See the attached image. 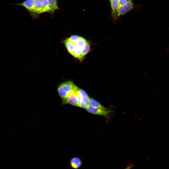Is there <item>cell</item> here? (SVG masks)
<instances>
[{
  "mask_svg": "<svg viewBox=\"0 0 169 169\" xmlns=\"http://www.w3.org/2000/svg\"><path fill=\"white\" fill-rule=\"evenodd\" d=\"M63 43L68 53L80 61L84 59L92 50L90 42L77 35H73L66 38Z\"/></svg>",
  "mask_w": 169,
  "mask_h": 169,
  "instance_id": "1",
  "label": "cell"
},
{
  "mask_svg": "<svg viewBox=\"0 0 169 169\" xmlns=\"http://www.w3.org/2000/svg\"><path fill=\"white\" fill-rule=\"evenodd\" d=\"M78 87L71 81L64 82L58 86L57 90L62 101L64 100L68 96Z\"/></svg>",
  "mask_w": 169,
  "mask_h": 169,
  "instance_id": "2",
  "label": "cell"
},
{
  "mask_svg": "<svg viewBox=\"0 0 169 169\" xmlns=\"http://www.w3.org/2000/svg\"><path fill=\"white\" fill-rule=\"evenodd\" d=\"M42 8L43 13L48 12L52 15L56 10L60 9L58 0H43Z\"/></svg>",
  "mask_w": 169,
  "mask_h": 169,
  "instance_id": "3",
  "label": "cell"
},
{
  "mask_svg": "<svg viewBox=\"0 0 169 169\" xmlns=\"http://www.w3.org/2000/svg\"><path fill=\"white\" fill-rule=\"evenodd\" d=\"M80 88L78 87L72 92L64 101L62 104H69L72 105L79 107V91Z\"/></svg>",
  "mask_w": 169,
  "mask_h": 169,
  "instance_id": "4",
  "label": "cell"
},
{
  "mask_svg": "<svg viewBox=\"0 0 169 169\" xmlns=\"http://www.w3.org/2000/svg\"><path fill=\"white\" fill-rule=\"evenodd\" d=\"M43 0H34L33 5L29 13L33 18H38L43 13L42 5Z\"/></svg>",
  "mask_w": 169,
  "mask_h": 169,
  "instance_id": "5",
  "label": "cell"
},
{
  "mask_svg": "<svg viewBox=\"0 0 169 169\" xmlns=\"http://www.w3.org/2000/svg\"><path fill=\"white\" fill-rule=\"evenodd\" d=\"M79 107L85 109L90 105V98L86 93L80 88L79 91Z\"/></svg>",
  "mask_w": 169,
  "mask_h": 169,
  "instance_id": "6",
  "label": "cell"
},
{
  "mask_svg": "<svg viewBox=\"0 0 169 169\" xmlns=\"http://www.w3.org/2000/svg\"><path fill=\"white\" fill-rule=\"evenodd\" d=\"M134 7V5L132 0H129L124 4L119 6L117 10L118 19L120 16L126 13L132 9Z\"/></svg>",
  "mask_w": 169,
  "mask_h": 169,
  "instance_id": "7",
  "label": "cell"
},
{
  "mask_svg": "<svg viewBox=\"0 0 169 169\" xmlns=\"http://www.w3.org/2000/svg\"><path fill=\"white\" fill-rule=\"evenodd\" d=\"M89 113L94 115L102 116L107 117L109 114L113 112L112 110L104 111L93 107L90 105L85 109Z\"/></svg>",
  "mask_w": 169,
  "mask_h": 169,
  "instance_id": "8",
  "label": "cell"
},
{
  "mask_svg": "<svg viewBox=\"0 0 169 169\" xmlns=\"http://www.w3.org/2000/svg\"><path fill=\"white\" fill-rule=\"evenodd\" d=\"M110 3L111 8V15L114 21L115 22L118 19L117 13L119 7V0H111Z\"/></svg>",
  "mask_w": 169,
  "mask_h": 169,
  "instance_id": "9",
  "label": "cell"
},
{
  "mask_svg": "<svg viewBox=\"0 0 169 169\" xmlns=\"http://www.w3.org/2000/svg\"><path fill=\"white\" fill-rule=\"evenodd\" d=\"M82 164V162L81 159L77 157H73L70 160L69 162L70 167L75 169L80 168Z\"/></svg>",
  "mask_w": 169,
  "mask_h": 169,
  "instance_id": "10",
  "label": "cell"
},
{
  "mask_svg": "<svg viewBox=\"0 0 169 169\" xmlns=\"http://www.w3.org/2000/svg\"><path fill=\"white\" fill-rule=\"evenodd\" d=\"M89 105L93 107L99 109L103 110H108L106 108L102 105L97 101L92 98H90Z\"/></svg>",
  "mask_w": 169,
  "mask_h": 169,
  "instance_id": "11",
  "label": "cell"
},
{
  "mask_svg": "<svg viewBox=\"0 0 169 169\" xmlns=\"http://www.w3.org/2000/svg\"><path fill=\"white\" fill-rule=\"evenodd\" d=\"M129 0H119V7L127 3Z\"/></svg>",
  "mask_w": 169,
  "mask_h": 169,
  "instance_id": "12",
  "label": "cell"
},
{
  "mask_svg": "<svg viewBox=\"0 0 169 169\" xmlns=\"http://www.w3.org/2000/svg\"><path fill=\"white\" fill-rule=\"evenodd\" d=\"M130 169V167L129 166L128 167H127L125 169Z\"/></svg>",
  "mask_w": 169,
  "mask_h": 169,
  "instance_id": "13",
  "label": "cell"
},
{
  "mask_svg": "<svg viewBox=\"0 0 169 169\" xmlns=\"http://www.w3.org/2000/svg\"><path fill=\"white\" fill-rule=\"evenodd\" d=\"M111 0H109L110 3H111Z\"/></svg>",
  "mask_w": 169,
  "mask_h": 169,
  "instance_id": "14",
  "label": "cell"
}]
</instances>
